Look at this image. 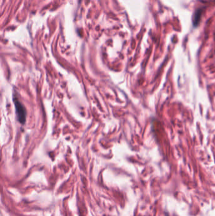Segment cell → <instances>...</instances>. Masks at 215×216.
Masks as SVG:
<instances>
[{"label":"cell","instance_id":"1","mask_svg":"<svg viewBox=\"0 0 215 216\" xmlns=\"http://www.w3.org/2000/svg\"><path fill=\"white\" fill-rule=\"evenodd\" d=\"M14 102H15V106L16 107V113L17 118L21 123L23 124L25 123L26 118L25 108L22 104V103L18 100L15 99L14 101Z\"/></svg>","mask_w":215,"mask_h":216},{"label":"cell","instance_id":"2","mask_svg":"<svg viewBox=\"0 0 215 216\" xmlns=\"http://www.w3.org/2000/svg\"><path fill=\"white\" fill-rule=\"evenodd\" d=\"M166 216H169V215H166Z\"/></svg>","mask_w":215,"mask_h":216}]
</instances>
